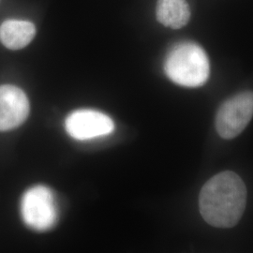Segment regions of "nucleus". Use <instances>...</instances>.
Returning a JSON list of instances; mask_svg holds the SVG:
<instances>
[{"label":"nucleus","mask_w":253,"mask_h":253,"mask_svg":"<svg viewBox=\"0 0 253 253\" xmlns=\"http://www.w3.org/2000/svg\"><path fill=\"white\" fill-rule=\"evenodd\" d=\"M247 189L241 177L231 171L219 172L204 185L200 192V212L211 226L231 228L244 213Z\"/></svg>","instance_id":"nucleus-1"},{"label":"nucleus","mask_w":253,"mask_h":253,"mask_svg":"<svg viewBox=\"0 0 253 253\" xmlns=\"http://www.w3.org/2000/svg\"><path fill=\"white\" fill-rule=\"evenodd\" d=\"M253 118V92L245 91L227 100L216 116V129L223 139L239 135Z\"/></svg>","instance_id":"nucleus-3"},{"label":"nucleus","mask_w":253,"mask_h":253,"mask_svg":"<svg viewBox=\"0 0 253 253\" xmlns=\"http://www.w3.org/2000/svg\"><path fill=\"white\" fill-rule=\"evenodd\" d=\"M29 114V101L25 92L17 86H0V131L20 126Z\"/></svg>","instance_id":"nucleus-6"},{"label":"nucleus","mask_w":253,"mask_h":253,"mask_svg":"<svg viewBox=\"0 0 253 253\" xmlns=\"http://www.w3.org/2000/svg\"><path fill=\"white\" fill-rule=\"evenodd\" d=\"M21 212L27 226L39 232L49 230L57 220V208L53 192L43 186L27 190L22 199Z\"/></svg>","instance_id":"nucleus-4"},{"label":"nucleus","mask_w":253,"mask_h":253,"mask_svg":"<svg viewBox=\"0 0 253 253\" xmlns=\"http://www.w3.org/2000/svg\"><path fill=\"white\" fill-rule=\"evenodd\" d=\"M67 132L74 139L85 141L113 132L115 124L103 113L95 110H78L72 113L65 121Z\"/></svg>","instance_id":"nucleus-5"},{"label":"nucleus","mask_w":253,"mask_h":253,"mask_svg":"<svg viewBox=\"0 0 253 253\" xmlns=\"http://www.w3.org/2000/svg\"><path fill=\"white\" fill-rule=\"evenodd\" d=\"M36 34V27L22 20H7L0 26V42L10 50H19L28 45Z\"/></svg>","instance_id":"nucleus-7"},{"label":"nucleus","mask_w":253,"mask_h":253,"mask_svg":"<svg viewBox=\"0 0 253 253\" xmlns=\"http://www.w3.org/2000/svg\"><path fill=\"white\" fill-rule=\"evenodd\" d=\"M164 71L176 84L198 87L208 81L210 66L207 53L201 46L192 42H182L167 54Z\"/></svg>","instance_id":"nucleus-2"},{"label":"nucleus","mask_w":253,"mask_h":253,"mask_svg":"<svg viewBox=\"0 0 253 253\" xmlns=\"http://www.w3.org/2000/svg\"><path fill=\"white\" fill-rule=\"evenodd\" d=\"M156 16L163 26L179 29L190 21V6L186 0H158Z\"/></svg>","instance_id":"nucleus-8"}]
</instances>
